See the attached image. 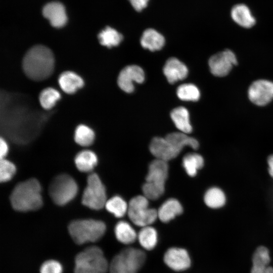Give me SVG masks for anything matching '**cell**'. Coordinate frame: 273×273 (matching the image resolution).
Segmentation results:
<instances>
[{
    "instance_id": "5b68a950",
    "label": "cell",
    "mask_w": 273,
    "mask_h": 273,
    "mask_svg": "<svg viewBox=\"0 0 273 273\" xmlns=\"http://www.w3.org/2000/svg\"><path fill=\"white\" fill-rule=\"evenodd\" d=\"M109 268L102 250L97 246L86 248L75 259L74 273H106Z\"/></svg>"
},
{
    "instance_id": "484cf974",
    "label": "cell",
    "mask_w": 273,
    "mask_h": 273,
    "mask_svg": "<svg viewBox=\"0 0 273 273\" xmlns=\"http://www.w3.org/2000/svg\"><path fill=\"white\" fill-rule=\"evenodd\" d=\"M204 201L208 207L216 209L224 205L226 197L224 192L220 189L212 187L206 192L204 197Z\"/></svg>"
},
{
    "instance_id": "ffe728a7",
    "label": "cell",
    "mask_w": 273,
    "mask_h": 273,
    "mask_svg": "<svg viewBox=\"0 0 273 273\" xmlns=\"http://www.w3.org/2000/svg\"><path fill=\"white\" fill-rule=\"evenodd\" d=\"M141 46L151 51L162 49L165 43L164 36L156 30L149 28L145 30L141 38Z\"/></svg>"
},
{
    "instance_id": "277c9868",
    "label": "cell",
    "mask_w": 273,
    "mask_h": 273,
    "mask_svg": "<svg viewBox=\"0 0 273 273\" xmlns=\"http://www.w3.org/2000/svg\"><path fill=\"white\" fill-rule=\"evenodd\" d=\"M106 229L103 221L90 219L73 221L68 227L72 239L80 245L98 241L104 235Z\"/></svg>"
},
{
    "instance_id": "9a60e30c",
    "label": "cell",
    "mask_w": 273,
    "mask_h": 273,
    "mask_svg": "<svg viewBox=\"0 0 273 273\" xmlns=\"http://www.w3.org/2000/svg\"><path fill=\"white\" fill-rule=\"evenodd\" d=\"M42 14L56 28L63 27L67 21V17L64 6L58 2L49 3L42 9Z\"/></svg>"
},
{
    "instance_id": "ba28073f",
    "label": "cell",
    "mask_w": 273,
    "mask_h": 273,
    "mask_svg": "<svg viewBox=\"0 0 273 273\" xmlns=\"http://www.w3.org/2000/svg\"><path fill=\"white\" fill-rule=\"evenodd\" d=\"M78 192L75 180L70 175L63 174L56 176L51 183L49 193L57 205H64L73 200Z\"/></svg>"
},
{
    "instance_id": "d4e9b609",
    "label": "cell",
    "mask_w": 273,
    "mask_h": 273,
    "mask_svg": "<svg viewBox=\"0 0 273 273\" xmlns=\"http://www.w3.org/2000/svg\"><path fill=\"white\" fill-rule=\"evenodd\" d=\"M140 245L145 249H153L158 243V234L156 229L150 225L142 228L138 234Z\"/></svg>"
},
{
    "instance_id": "4dcf8cb0",
    "label": "cell",
    "mask_w": 273,
    "mask_h": 273,
    "mask_svg": "<svg viewBox=\"0 0 273 273\" xmlns=\"http://www.w3.org/2000/svg\"><path fill=\"white\" fill-rule=\"evenodd\" d=\"M95 139L94 131L84 125L78 126L75 131L74 140L77 144L81 146H88Z\"/></svg>"
},
{
    "instance_id": "f1b7e54d",
    "label": "cell",
    "mask_w": 273,
    "mask_h": 273,
    "mask_svg": "<svg viewBox=\"0 0 273 273\" xmlns=\"http://www.w3.org/2000/svg\"><path fill=\"white\" fill-rule=\"evenodd\" d=\"M128 204L120 197L116 196L107 200L105 207L115 217L120 218L127 213Z\"/></svg>"
},
{
    "instance_id": "3957f363",
    "label": "cell",
    "mask_w": 273,
    "mask_h": 273,
    "mask_svg": "<svg viewBox=\"0 0 273 273\" xmlns=\"http://www.w3.org/2000/svg\"><path fill=\"white\" fill-rule=\"evenodd\" d=\"M168 173L167 162L158 159L152 161L149 166L146 183L142 187L144 196L152 200L161 196L164 192Z\"/></svg>"
},
{
    "instance_id": "f546056e",
    "label": "cell",
    "mask_w": 273,
    "mask_h": 273,
    "mask_svg": "<svg viewBox=\"0 0 273 273\" xmlns=\"http://www.w3.org/2000/svg\"><path fill=\"white\" fill-rule=\"evenodd\" d=\"M252 261V268L261 269L267 268L270 261L268 249L263 246L258 247L253 254Z\"/></svg>"
},
{
    "instance_id": "1f68e13d",
    "label": "cell",
    "mask_w": 273,
    "mask_h": 273,
    "mask_svg": "<svg viewBox=\"0 0 273 273\" xmlns=\"http://www.w3.org/2000/svg\"><path fill=\"white\" fill-rule=\"evenodd\" d=\"M60 97V94L57 90L52 87H48L41 91L39 95V100L41 107L48 110L55 106Z\"/></svg>"
},
{
    "instance_id": "e575fe53",
    "label": "cell",
    "mask_w": 273,
    "mask_h": 273,
    "mask_svg": "<svg viewBox=\"0 0 273 273\" xmlns=\"http://www.w3.org/2000/svg\"><path fill=\"white\" fill-rule=\"evenodd\" d=\"M62 265L55 260H49L44 262L40 269V273H62Z\"/></svg>"
},
{
    "instance_id": "7a4b0ae2",
    "label": "cell",
    "mask_w": 273,
    "mask_h": 273,
    "mask_svg": "<svg viewBox=\"0 0 273 273\" xmlns=\"http://www.w3.org/2000/svg\"><path fill=\"white\" fill-rule=\"evenodd\" d=\"M41 187L38 181L34 178L21 182L16 186L10 196L14 209L27 211L39 209L42 205Z\"/></svg>"
},
{
    "instance_id": "d590c367",
    "label": "cell",
    "mask_w": 273,
    "mask_h": 273,
    "mask_svg": "<svg viewBox=\"0 0 273 273\" xmlns=\"http://www.w3.org/2000/svg\"><path fill=\"white\" fill-rule=\"evenodd\" d=\"M132 8L137 12H141L148 6L149 0H128Z\"/></svg>"
},
{
    "instance_id": "8d00e7d4",
    "label": "cell",
    "mask_w": 273,
    "mask_h": 273,
    "mask_svg": "<svg viewBox=\"0 0 273 273\" xmlns=\"http://www.w3.org/2000/svg\"><path fill=\"white\" fill-rule=\"evenodd\" d=\"M8 152V146L5 140L1 138L0 140V156L1 159H4Z\"/></svg>"
},
{
    "instance_id": "836d02e7",
    "label": "cell",
    "mask_w": 273,
    "mask_h": 273,
    "mask_svg": "<svg viewBox=\"0 0 273 273\" xmlns=\"http://www.w3.org/2000/svg\"><path fill=\"white\" fill-rule=\"evenodd\" d=\"M16 172V167L10 161L2 159L0 162V180L1 182L10 180Z\"/></svg>"
},
{
    "instance_id": "d6a6232c",
    "label": "cell",
    "mask_w": 273,
    "mask_h": 273,
    "mask_svg": "<svg viewBox=\"0 0 273 273\" xmlns=\"http://www.w3.org/2000/svg\"><path fill=\"white\" fill-rule=\"evenodd\" d=\"M176 94L179 99L187 101H197L200 96L198 87L191 83L179 85L177 88Z\"/></svg>"
},
{
    "instance_id": "8fae6325",
    "label": "cell",
    "mask_w": 273,
    "mask_h": 273,
    "mask_svg": "<svg viewBox=\"0 0 273 273\" xmlns=\"http://www.w3.org/2000/svg\"><path fill=\"white\" fill-rule=\"evenodd\" d=\"M249 100L257 106H264L273 99V82L264 79L257 80L250 86Z\"/></svg>"
},
{
    "instance_id": "603a6c76",
    "label": "cell",
    "mask_w": 273,
    "mask_h": 273,
    "mask_svg": "<svg viewBox=\"0 0 273 273\" xmlns=\"http://www.w3.org/2000/svg\"><path fill=\"white\" fill-rule=\"evenodd\" d=\"M96 155L90 150H83L78 153L75 158V164L77 169L82 172L91 171L97 164Z\"/></svg>"
},
{
    "instance_id": "4fadbf2b",
    "label": "cell",
    "mask_w": 273,
    "mask_h": 273,
    "mask_svg": "<svg viewBox=\"0 0 273 273\" xmlns=\"http://www.w3.org/2000/svg\"><path fill=\"white\" fill-rule=\"evenodd\" d=\"M145 79L143 70L137 65H129L124 67L120 72L117 83L124 92L130 93L134 90L133 82L142 83Z\"/></svg>"
},
{
    "instance_id": "52a82bcc",
    "label": "cell",
    "mask_w": 273,
    "mask_h": 273,
    "mask_svg": "<svg viewBox=\"0 0 273 273\" xmlns=\"http://www.w3.org/2000/svg\"><path fill=\"white\" fill-rule=\"evenodd\" d=\"M149 199L145 196L139 195L129 202L127 214L135 225L142 228L150 225L158 217V211L149 207Z\"/></svg>"
},
{
    "instance_id": "d6986e66",
    "label": "cell",
    "mask_w": 273,
    "mask_h": 273,
    "mask_svg": "<svg viewBox=\"0 0 273 273\" xmlns=\"http://www.w3.org/2000/svg\"><path fill=\"white\" fill-rule=\"evenodd\" d=\"M58 82L62 89L69 94L74 93L84 84L82 78L71 71H65L60 74Z\"/></svg>"
},
{
    "instance_id": "9c48e42d",
    "label": "cell",
    "mask_w": 273,
    "mask_h": 273,
    "mask_svg": "<svg viewBox=\"0 0 273 273\" xmlns=\"http://www.w3.org/2000/svg\"><path fill=\"white\" fill-rule=\"evenodd\" d=\"M107 201L105 186L97 174L91 173L82 195V204L90 209L100 210L105 206Z\"/></svg>"
},
{
    "instance_id": "ac0fdd59",
    "label": "cell",
    "mask_w": 273,
    "mask_h": 273,
    "mask_svg": "<svg viewBox=\"0 0 273 273\" xmlns=\"http://www.w3.org/2000/svg\"><path fill=\"white\" fill-rule=\"evenodd\" d=\"M157 211L159 219L162 222L166 223L181 214L183 208L177 200L170 198L165 201Z\"/></svg>"
},
{
    "instance_id": "74e56055",
    "label": "cell",
    "mask_w": 273,
    "mask_h": 273,
    "mask_svg": "<svg viewBox=\"0 0 273 273\" xmlns=\"http://www.w3.org/2000/svg\"><path fill=\"white\" fill-rule=\"evenodd\" d=\"M268 172L270 176L273 178V154L267 158Z\"/></svg>"
},
{
    "instance_id": "7402d4cb",
    "label": "cell",
    "mask_w": 273,
    "mask_h": 273,
    "mask_svg": "<svg viewBox=\"0 0 273 273\" xmlns=\"http://www.w3.org/2000/svg\"><path fill=\"white\" fill-rule=\"evenodd\" d=\"M114 232L117 240L125 245L133 243L138 237L134 229L128 222L125 221H119L116 224Z\"/></svg>"
},
{
    "instance_id": "e0dca14e",
    "label": "cell",
    "mask_w": 273,
    "mask_h": 273,
    "mask_svg": "<svg viewBox=\"0 0 273 273\" xmlns=\"http://www.w3.org/2000/svg\"><path fill=\"white\" fill-rule=\"evenodd\" d=\"M231 16L236 23L244 28H251L256 23L251 11L247 5L243 4L235 5L231 9Z\"/></svg>"
},
{
    "instance_id": "5bb4252c",
    "label": "cell",
    "mask_w": 273,
    "mask_h": 273,
    "mask_svg": "<svg viewBox=\"0 0 273 273\" xmlns=\"http://www.w3.org/2000/svg\"><path fill=\"white\" fill-rule=\"evenodd\" d=\"M149 149L156 159L166 162L176 157L180 152L165 138H153L150 143Z\"/></svg>"
},
{
    "instance_id": "44dd1931",
    "label": "cell",
    "mask_w": 273,
    "mask_h": 273,
    "mask_svg": "<svg viewBox=\"0 0 273 273\" xmlns=\"http://www.w3.org/2000/svg\"><path fill=\"white\" fill-rule=\"evenodd\" d=\"M171 119L176 128L183 133L189 134L192 131L190 124L189 113L186 108L178 107L174 108L170 113Z\"/></svg>"
},
{
    "instance_id": "83f0119b",
    "label": "cell",
    "mask_w": 273,
    "mask_h": 273,
    "mask_svg": "<svg viewBox=\"0 0 273 273\" xmlns=\"http://www.w3.org/2000/svg\"><path fill=\"white\" fill-rule=\"evenodd\" d=\"M203 165V157L197 153H189L183 159V166L190 176H195L198 170L202 168Z\"/></svg>"
},
{
    "instance_id": "7c38bea8",
    "label": "cell",
    "mask_w": 273,
    "mask_h": 273,
    "mask_svg": "<svg viewBox=\"0 0 273 273\" xmlns=\"http://www.w3.org/2000/svg\"><path fill=\"white\" fill-rule=\"evenodd\" d=\"M163 260L170 269L176 271H181L188 269L191 260L188 251L182 248L171 247L165 253Z\"/></svg>"
},
{
    "instance_id": "8992f818",
    "label": "cell",
    "mask_w": 273,
    "mask_h": 273,
    "mask_svg": "<svg viewBox=\"0 0 273 273\" xmlns=\"http://www.w3.org/2000/svg\"><path fill=\"white\" fill-rule=\"evenodd\" d=\"M146 260L145 252L129 247L115 255L109 265L110 273H138Z\"/></svg>"
},
{
    "instance_id": "f35d334b",
    "label": "cell",
    "mask_w": 273,
    "mask_h": 273,
    "mask_svg": "<svg viewBox=\"0 0 273 273\" xmlns=\"http://www.w3.org/2000/svg\"><path fill=\"white\" fill-rule=\"evenodd\" d=\"M266 273H273V267L270 266H269L267 267Z\"/></svg>"
},
{
    "instance_id": "2e32d148",
    "label": "cell",
    "mask_w": 273,
    "mask_h": 273,
    "mask_svg": "<svg viewBox=\"0 0 273 273\" xmlns=\"http://www.w3.org/2000/svg\"><path fill=\"white\" fill-rule=\"evenodd\" d=\"M163 73L170 83L185 79L188 75L187 66L175 58H170L163 67Z\"/></svg>"
},
{
    "instance_id": "30bf717a",
    "label": "cell",
    "mask_w": 273,
    "mask_h": 273,
    "mask_svg": "<svg viewBox=\"0 0 273 273\" xmlns=\"http://www.w3.org/2000/svg\"><path fill=\"white\" fill-rule=\"evenodd\" d=\"M208 64L213 75L223 77L228 75L233 67L237 64V60L232 51L225 50L211 57Z\"/></svg>"
},
{
    "instance_id": "cb8c5ba5",
    "label": "cell",
    "mask_w": 273,
    "mask_h": 273,
    "mask_svg": "<svg viewBox=\"0 0 273 273\" xmlns=\"http://www.w3.org/2000/svg\"><path fill=\"white\" fill-rule=\"evenodd\" d=\"M165 139L180 152L186 146L191 147L194 150H197L199 147V143L195 139L182 132L169 133L165 136Z\"/></svg>"
},
{
    "instance_id": "4316f807",
    "label": "cell",
    "mask_w": 273,
    "mask_h": 273,
    "mask_svg": "<svg viewBox=\"0 0 273 273\" xmlns=\"http://www.w3.org/2000/svg\"><path fill=\"white\" fill-rule=\"evenodd\" d=\"M100 43L110 48L118 46L122 40V35L115 29L108 26L102 30L98 35Z\"/></svg>"
},
{
    "instance_id": "6da1fadb",
    "label": "cell",
    "mask_w": 273,
    "mask_h": 273,
    "mask_svg": "<svg viewBox=\"0 0 273 273\" xmlns=\"http://www.w3.org/2000/svg\"><path fill=\"white\" fill-rule=\"evenodd\" d=\"M23 71L26 76L35 81L49 77L53 73L54 58L52 51L47 47L35 46L26 53L22 62Z\"/></svg>"
}]
</instances>
